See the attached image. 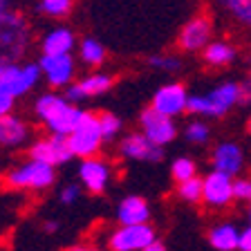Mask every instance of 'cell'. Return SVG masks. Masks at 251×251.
<instances>
[{
  "mask_svg": "<svg viewBox=\"0 0 251 251\" xmlns=\"http://www.w3.org/2000/svg\"><path fill=\"white\" fill-rule=\"evenodd\" d=\"M34 115L43 124L47 135L70 137L78 126V121L83 119L85 110L70 103L65 94L61 92H43L34 101Z\"/></svg>",
  "mask_w": 251,
  "mask_h": 251,
  "instance_id": "6da1fadb",
  "label": "cell"
},
{
  "mask_svg": "<svg viewBox=\"0 0 251 251\" xmlns=\"http://www.w3.org/2000/svg\"><path fill=\"white\" fill-rule=\"evenodd\" d=\"M34 43L31 23L21 9H11L0 14V65L2 63H23Z\"/></svg>",
  "mask_w": 251,
  "mask_h": 251,
  "instance_id": "7a4b0ae2",
  "label": "cell"
},
{
  "mask_svg": "<svg viewBox=\"0 0 251 251\" xmlns=\"http://www.w3.org/2000/svg\"><path fill=\"white\" fill-rule=\"evenodd\" d=\"M242 103V90L238 81H222L213 90L204 94H191L188 97L186 112L195 119H222L229 115L233 105Z\"/></svg>",
  "mask_w": 251,
  "mask_h": 251,
  "instance_id": "3957f363",
  "label": "cell"
},
{
  "mask_svg": "<svg viewBox=\"0 0 251 251\" xmlns=\"http://www.w3.org/2000/svg\"><path fill=\"white\" fill-rule=\"evenodd\" d=\"M56 182V168L47 166V164L25 159L21 164H14L2 173V184L9 191H47Z\"/></svg>",
  "mask_w": 251,
  "mask_h": 251,
  "instance_id": "277c9868",
  "label": "cell"
},
{
  "mask_svg": "<svg viewBox=\"0 0 251 251\" xmlns=\"http://www.w3.org/2000/svg\"><path fill=\"white\" fill-rule=\"evenodd\" d=\"M103 144H105V139H103V132H101V126H99V112L85 110L83 119L78 121L74 132L68 137L70 151H72L74 157H78L83 162V159L99 157Z\"/></svg>",
  "mask_w": 251,
  "mask_h": 251,
  "instance_id": "5b68a950",
  "label": "cell"
},
{
  "mask_svg": "<svg viewBox=\"0 0 251 251\" xmlns=\"http://www.w3.org/2000/svg\"><path fill=\"white\" fill-rule=\"evenodd\" d=\"M41 81L38 63H2L0 65V92L9 94L11 99L25 97Z\"/></svg>",
  "mask_w": 251,
  "mask_h": 251,
  "instance_id": "8992f818",
  "label": "cell"
},
{
  "mask_svg": "<svg viewBox=\"0 0 251 251\" xmlns=\"http://www.w3.org/2000/svg\"><path fill=\"white\" fill-rule=\"evenodd\" d=\"M157 240L155 226L135 225V226H117L108 233V251H144L148 245Z\"/></svg>",
  "mask_w": 251,
  "mask_h": 251,
  "instance_id": "52a82bcc",
  "label": "cell"
},
{
  "mask_svg": "<svg viewBox=\"0 0 251 251\" xmlns=\"http://www.w3.org/2000/svg\"><path fill=\"white\" fill-rule=\"evenodd\" d=\"M27 157L34 162L47 164L52 168H58L63 164H68L72 159V151L68 146V137H58V135H45L38 137L29 144L27 148Z\"/></svg>",
  "mask_w": 251,
  "mask_h": 251,
  "instance_id": "ba28073f",
  "label": "cell"
},
{
  "mask_svg": "<svg viewBox=\"0 0 251 251\" xmlns=\"http://www.w3.org/2000/svg\"><path fill=\"white\" fill-rule=\"evenodd\" d=\"M211 41H213V21L206 14H198L193 18H188L177 34V47L188 54L204 52Z\"/></svg>",
  "mask_w": 251,
  "mask_h": 251,
  "instance_id": "9c48e42d",
  "label": "cell"
},
{
  "mask_svg": "<svg viewBox=\"0 0 251 251\" xmlns=\"http://www.w3.org/2000/svg\"><path fill=\"white\" fill-rule=\"evenodd\" d=\"M38 68H41V76L47 81V85H52V92L68 90L74 83V76H76V61H74L72 54H63V56L41 54Z\"/></svg>",
  "mask_w": 251,
  "mask_h": 251,
  "instance_id": "30bf717a",
  "label": "cell"
},
{
  "mask_svg": "<svg viewBox=\"0 0 251 251\" xmlns=\"http://www.w3.org/2000/svg\"><path fill=\"white\" fill-rule=\"evenodd\" d=\"M188 97H191L188 90L182 83L173 81V83H166L155 90V94H152V99H151V108L155 110L157 115L168 117V119L175 121L177 117H182L186 112Z\"/></svg>",
  "mask_w": 251,
  "mask_h": 251,
  "instance_id": "8fae6325",
  "label": "cell"
},
{
  "mask_svg": "<svg viewBox=\"0 0 251 251\" xmlns=\"http://www.w3.org/2000/svg\"><path fill=\"white\" fill-rule=\"evenodd\" d=\"M112 164L108 159H101V157H92V159H83L78 162L76 168V177H78V186L85 188L88 193L92 195H101L105 188L112 182Z\"/></svg>",
  "mask_w": 251,
  "mask_h": 251,
  "instance_id": "7c38bea8",
  "label": "cell"
},
{
  "mask_svg": "<svg viewBox=\"0 0 251 251\" xmlns=\"http://www.w3.org/2000/svg\"><path fill=\"white\" fill-rule=\"evenodd\" d=\"M139 128H141L139 130L141 135L146 137V139H151L159 148H166L168 144H173V141L177 139V132H179L175 121L168 119V117L157 115L151 105L139 115Z\"/></svg>",
  "mask_w": 251,
  "mask_h": 251,
  "instance_id": "4fadbf2b",
  "label": "cell"
},
{
  "mask_svg": "<svg viewBox=\"0 0 251 251\" xmlns=\"http://www.w3.org/2000/svg\"><path fill=\"white\" fill-rule=\"evenodd\" d=\"M245 168V151L235 141H220L211 151V171L235 179Z\"/></svg>",
  "mask_w": 251,
  "mask_h": 251,
  "instance_id": "5bb4252c",
  "label": "cell"
},
{
  "mask_svg": "<svg viewBox=\"0 0 251 251\" xmlns=\"http://www.w3.org/2000/svg\"><path fill=\"white\" fill-rule=\"evenodd\" d=\"M115 83V78L105 72H90L85 76H81L78 81H74L68 90H65V99L70 103H83L85 99H92V97H99V94L108 92Z\"/></svg>",
  "mask_w": 251,
  "mask_h": 251,
  "instance_id": "9a60e30c",
  "label": "cell"
},
{
  "mask_svg": "<svg viewBox=\"0 0 251 251\" xmlns=\"http://www.w3.org/2000/svg\"><path fill=\"white\" fill-rule=\"evenodd\" d=\"M202 202L209 209H225L233 202V179L222 173H206L202 177Z\"/></svg>",
  "mask_w": 251,
  "mask_h": 251,
  "instance_id": "2e32d148",
  "label": "cell"
},
{
  "mask_svg": "<svg viewBox=\"0 0 251 251\" xmlns=\"http://www.w3.org/2000/svg\"><path fill=\"white\" fill-rule=\"evenodd\" d=\"M119 155L130 162H148L157 164L164 159V148L155 146L151 139L141 135V132H128L119 141Z\"/></svg>",
  "mask_w": 251,
  "mask_h": 251,
  "instance_id": "e0dca14e",
  "label": "cell"
},
{
  "mask_svg": "<svg viewBox=\"0 0 251 251\" xmlns=\"http://www.w3.org/2000/svg\"><path fill=\"white\" fill-rule=\"evenodd\" d=\"M31 126L27 124V119L18 115H7L0 119V148L5 151H18V148H29L31 139Z\"/></svg>",
  "mask_w": 251,
  "mask_h": 251,
  "instance_id": "ac0fdd59",
  "label": "cell"
},
{
  "mask_svg": "<svg viewBox=\"0 0 251 251\" xmlns=\"http://www.w3.org/2000/svg\"><path fill=\"white\" fill-rule=\"evenodd\" d=\"M76 47V34L68 25H56L43 34L41 38V52L45 56H63V54H72Z\"/></svg>",
  "mask_w": 251,
  "mask_h": 251,
  "instance_id": "d6986e66",
  "label": "cell"
},
{
  "mask_svg": "<svg viewBox=\"0 0 251 251\" xmlns=\"http://www.w3.org/2000/svg\"><path fill=\"white\" fill-rule=\"evenodd\" d=\"M117 222L119 226H135L151 222V204L141 195H128L117 206Z\"/></svg>",
  "mask_w": 251,
  "mask_h": 251,
  "instance_id": "ffe728a7",
  "label": "cell"
},
{
  "mask_svg": "<svg viewBox=\"0 0 251 251\" xmlns=\"http://www.w3.org/2000/svg\"><path fill=\"white\" fill-rule=\"evenodd\" d=\"M240 229L233 222H218L209 229V245L215 251H238Z\"/></svg>",
  "mask_w": 251,
  "mask_h": 251,
  "instance_id": "44dd1931",
  "label": "cell"
},
{
  "mask_svg": "<svg viewBox=\"0 0 251 251\" xmlns=\"http://www.w3.org/2000/svg\"><path fill=\"white\" fill-rule=\"evenodd\" d=\"M235 56H238V50L226 41H211L209 47L202 52L204 63L211 68H225V65L235 61Z\"/></svg>",
  "mask_w": 251,
  "mask_h": 251,
  "instance_id": "7402d4cb",
  "label": "cell"
},
{
  "mask_svg": "<svg viewBox=\"0 0 251 251\" xmlns=\"http://www.w3.org/2000/svg\"><path fill=\"white\" fill-rule=\"evenodd\" d=\"M78 56H81V61L88 68H99V65L105 63V47L97 38L85 36L83 41L78 43Z\"/></svg>",
  "mask_w": 251,
  "mask_h": 251,
  "instance_id": "603a6c76",
  "label": "cell"
},
{
  "mask_svg": "<svg viewBox=\"0 0 251 251\" xmlns=\"http://www.w3.org/2000/svg\"><path fill=\"white\" fill-rule=\"evenodd\" d=\"M171 177L175 179V184H182V182H188V179H193V177H200L198 162L191 159V157H177V159H173Z\"/></svg>",
  "mask_w": 251,
  "mask_h": 251,
  "instance_id": "cb8c5ba5",
  "label": "cell"
},
{
  "mask_svg": "<svg viewBox=\"0 0 251 251\" xmlns=\"http://www.w3.org/2000/svg\"><path fill=\"white\" fill-rule=\"evenodd\" d=\"M72 7L74 5L70 0H41V2H36L38 14H43L45 18H54V21H61L65 16H70Z\"/></svg>",
  "mask_w": 251,
  "mask_h": 251,
  "instance_id": "d4e9b609",
  "label": "cell"
},
{
  "mask_svg": "<svg viewBox=\"0 0 251 251\" xmlns=\"http://www.w3.org/2000/svg\"><path fill=\"white\" fill-rule=\"evenodd\" d=\"M184 137H186L188 144L204 146V144H209V139H211V126L202 119L188 121L186 128H184Z\"/></svg>",
  "mask_w": 251,
  "mask_h": 251,
  "instance_id": "484cf974",
  "label": "cell"
},
{
  "mask_svg": "<svg viewBox=\"0 0 251 251\" xmlns=\"http://www.w3.org/2000/svg\"><path fill=\"white\" fill-rule=\"evenodd\" d=\"M175 193L182 202H188V204H198L202 202V177H193L188 182H182L175 186Z\"/></svg>",
  "mask_w": 251,
  "mask_h": 251,
  "instance_id": "4316f807",
  "label": "cell"
},
{
  "mask_svg": "<svg viewBox=\"0 0 251 251\" xmlns=\"http://www.w3.org/2000/svg\"><path fill=\"white\" fill-rule=\"evenodd\" d=\"M222 7L229 11L233 21H238L245 27H251V0H226L222 2Z\"/></svg>",
  "mask_w": 251,
  "mask_h": 251,
  "instance_id": "83f0119b",
  "label": "cell"
},
{
  "mask_svg": "<svg viewBox=\"0 0 251 251\" xmlns=\"http://www.w3.org/2000/svg\"><path fill=\"white\" fill-rule=\"evenodd\" d=\"M99 126H101V132H103L105 141L117 139L121 135V130H124V121L115 112H99Z\"/></svg>",
  "mask_w": 251,
  "mask_h": 251,
  "instance_id": "f1b7e54d",
  "label": "cell"
},
{
  "mask_svg": "<svg viewBox=\"0 0 251 251\" xmlns=\"http://www.w3.org/2000/svg\"><path fill=\"white\" fill-rule=\"evenodd\" d=\"M148 65L152 70H162V72H179L182 70V58L175 56V54H152L148 56Z\"/></svg>",
  "mask_w": 251,
  "mask_h": 251,
  "instance_id": "f546056e",
  "label": "cell"
},
{
  "mask_svg": "<svg viewBox=\"0 0 251 251\" xmlns=\"http://www.w3.org/2000/svg\"><path fill=\"white\" fill-rule=\"evenodd\" d=\"M233 202L251 204V177L233 179Z\"/></svg>",
  "mask_w": 251,
  "mask_h": 251,
  "instance_id": "4dcf8cb0",
  "label": "cell"
},
{
  "mask_svg": "<svg viewBox=\"0 0 251 251\" xmlns=\"http://www.w3.org/2000/svg\"><path fill=\"white\" fill-rule=\"evenodd\" d=\"M78 198H81V186H78V184H65V186H61V191H58V202L65 204V206L76 204Z\"/></svg>",
  "mask_w": 251,
  "mask_h": 251,
  "instance_id": "1f68e13d",
  "label": "cell"
},
{
  "mask_svg": "<svg viewBox=\"0 0 251 251\" xmlns=\"http://www.w3.org/2000/svg\"><path fill=\"white\" fill-rule=\"evenodd\" d=\"M14 105H16V99H11L9 94H5V92H0V119L11 115V112H14Z\"/></svg>",
  "mask_w": 251,
  "mask_h": 251,
  "instance_id": "d6a6232c",
  "label": "cell"
},
{
  "mask_svg": "<svg viewBox=\"0 0 251 251\" xmlns=\"http://www.w3.org/2000/svg\"><path fill=\"white\" fill-rule=\"evenodd\" d=\"M238 251H251V226L247 225L240 229V242H238Z\"/></svg>",
  "mask_w": 251,
  "mask_h": 251,
  "instance_id": "836d02e7",
  "label": "cell"
},
{
  "mask_svg": "<svg viewBox=\"0 0 251 251\" xmlns=\"http://www.w3.org/2000/svg\"><path fill=\"white\" fill-rule=\"evenodd\" d=\"M240 90H242V103H251V74L240 83Z\"/></svg>",
  "mask_w": 251,
  "mask_h": 251,
  "instance_id": "e575fe53",
  "label": "cell"
},
{
  "mask_svg": "<svg viewBox=\"0 0 251 251\" xmlns=\"http://www.w3.org/2000/svg\"><path fill=\"white\" fill-rule=\"evenodd\" d=\"M43 231H45V233H56L58 222L56 220H45V222H43Z\"/></svg>",
  "mask_w": 251,
  "mask_h": 251,
  "instance_id": "d590c367",
  "label": "cell"
},
{
  "mask_svg": "<svg viewBox=\"0 0 251 251\" xmlns=\"http://www.w3.org/2000/svg\"><path fill=\"white\" fill-rule=\"evenodd\" d=\"M65 251H103V249H99L94 245H74V247H68Z\"/></svg>",
  "mask_w": 251,
  "mask_h": 251,
  "instance_id": "8d00e7d4",
  "label": "cell"
},
{
  "mask_svg": "<svg viewBox=\"0 0 251 251\" xmlns=\"http://www.w3.org/2000/svg\"><path fill=\"white\" fill-rule=\"evenodd\" d=\"M144 251H166V245H164V242H159V240H155L152 245H148Z\"/></svg>",
  "mask_w": 251,
  "mask_h": 251,
  "instance_id": "74e56055",
  "label": "cell"
},
{
  "mask_svg": "<svg viewBox=\"0 0 251 251\" xmlns=\"http://www.w3.org/2000/svg\"><path fill=\"white\" fill-rule=\"evenodd\" d=\"M11 2H7V0H0V14H2V11H7V9H11Z\"/></svg>",
  "mask_w": 251,
  "mask_h": 251,
  "instance_id": "f35d334b",
  "label": "cell"
},
{
  "mask_svg": "<svg viewBox=\"0 0 251 251\" xmlns=\"http://www.w3.org/2000/svg\"><path fill=\"white\" fill-rule=\"evenodd\" d=\"M247 222H249V226H251V204H247Z\"/></svg>",
  "mask_w": 251,
  "mask_h": 251,
  "instance_id": "ab89813d",
  "label": "cell"
},
{
  "mask_svg": "<svg viewBox=\"0 0 251 251\" xmlns=\"http://www.w3.org/2000/svg\"><path fill=\"white\" fill-rule=\"evenodd\" d=\"M247 132H249V135H251V117H249V119H247Z\"/></svg>",
  "mask_w": 251,
  "mask_h": 251,
  "instance_id": "60d3db41",
  "label": "cell"
}]
</instances>
